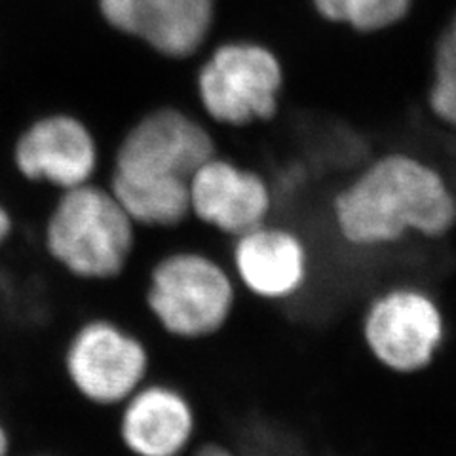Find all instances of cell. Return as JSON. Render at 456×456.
I'll return each instance as SVG.
<instances>
[{
	"label": "cell",
	"instance_id": "3",
	"mask_svg": "<svg viewBox=\"0 0 456 456\" xmlns=\"http://www.w3.org/2000/svg\"><path fill=\"white\" fill-rule=\"evenodd\" d=\"M240 298L226 259L202 248H179L159 256L139 295L152 333L179 345L219 337L232 322Z\"/></svg>",
	"mask_w": 456,
	"mask_h": 456
},
{
	"label": "cell",
	"instance_id": "2",
	"mask_svg": "<svg viewBox=\"0 0 456 456\" xmlns=\"http://www.w3.org/2000/svg\"><path fill=\"white\" fill-rule=\"evenodd\" d=\"M217 154L208 127L175 107L142 117L114 159L110 192L135 226L175 231L191 219V179Z\"/></svg>",
	"mask_w": 456,
	"mask_h": 456
},
{
	"label": "cell",
	"instance_id": "14",
	"mask_svg": "<svg viewBox=\"0 0 456 456\" xmlns=\"http://www.w3.org/2000/svg\"><path fill=\"white\" fill-rule=\"evenodd\" d=\"M412 8V0H348L346 23L358 33H380L402 23Z\"/></svg>",
	"mask_w": 456,
	"mask_h": 456
},
{
	"label": "cell",
	"instance_id": "9",
	"mask_svg": "<svg viewBox=\"0 0 456 456\" xmlns=\"http://www.w3.org/2000/svg\"><path fill=\"white\" fill-rule=\"evenodd\" d=\"M126 456H187L200 437V412L181 384L152 375L112 412Z\"/></svg>",
	"mask_w": 456,
	"mask_h": 456
},
{
	"label": "cell",
	"instance_id": "17",
	"mask_svg": "<svg viewBox=\"0 0 456 456\" xmlns=\"http://www.w3.org/2000/svg\"><path fill=\"white\" fill-rule=\"evenodd\" d=\"M12 232V217L4 206H0V246L4 244Z\"/></svg>",
	"mask_w": 456,
	"mask_h": 456
},
{
	"label": "cell",
	"instance_id": "5",
	"mask_svg": "<svg viewBox=\"0 0 456 456\" xmlns=\"http://www.w3.org/2000/svg\"><path fill=\"white\" fill-rule=\"evenodd\" d=\"M45 244L67 274L110 283L120 280L134 261L137 226L109 189L84 183L57 200Z\"/></svg>",
	"mask_w": 456,
	"mask_h": 456
},
{
	"label": "cell",
	"instance_id": "1",
	"mask_svg": "<svg viewBox=\"0 0 456 456\" xmlns=\"http://www.w3.org/2000/svg\"><path fill=\"white\" fill-rule=\"evenodd\" d=\"M331 217L338 238L358 251L394 248L409 236L437 241L456 228V192L430 164L390 152L335 194Z\"/></svg>",
	"mask_w": 456,
	"mask_h": 456
},
{
	"label": "cell",
	"instance_id": "13",
	"mask_svg": "<svg viewBox=\"0 0 456 456\" xmlns=\"http://www.w3.org/2000/svg\"><path fill=\"white\" fill-rule=\"evenodd\" d=\"M428 105L439 122L456 130V12L436 42Z\"/></svg>",
	"mask_w": 456,
	"mask_h": 456
},
{
	"label": "cell",
	"instance_id": "7",
	"mask_svg": "<svg viewBox=\"0 0 456 456\" xmlns=\"http://www.w3.org/2000/svg\"><path fill=\"white\" fill-rule=\"evenodd\" d=\"M283 78L280 57L268 46L231 40L213 50L200 67L198 99L213 122L246 127L276 117Z\"/></svg>",
	"mask_w": 456,
	"mask_h": 456
},
{
	"label": "cell",
	"instance_id": "12",
	"mask_svg": "<svg viewBox=\"0 0 456 456\" xmlns=\"http://www.w3.org/2000/svg\"><path fill=\"white\" fill-rule=\"evenodd\" d=\"M16 164L27 179H46L63 191L90 183L97 166L95 141L80 120L53 114L20 137Z\"/></svg>",
	"mask_w": 456,
	"mask_h": 456
},
{
	"label": "cell",
	"instance_id": "4",
	"mask_svg": "<svg viewBox=\"0 0 456 456\" xmlns=\"http://www.w3.org/2000/svg\"><path fill=\"white\" fill-rule=\"evenodd\" d=\"M358 333L369 360L394 377L430 369L449 338V318L436 291L419 280H394L362 303Z\"/></svg>",
	"mask_w": 456,
	"mask_h": 456
},
{
	"label": "cell",
	"instance_id": "8",
	"mask_svg": "<svg viewBox=\"0 0 456 456\" xmlns=\"http://www.w3.org/2000/svg\"><path fill=\"white\" fill-rule=\"evenodd\" d=\"M226 265L240 293L268 306L297 303L316 276L308 241L293 228L270 221L231 240Z\"/></svg>",
	"mask_w": 456,
	"mask_h": 456
},
{
	"label": "cell",
	"instance_id": "6",
	"mask_svg": "<svg viewBox=\"0 0 456 456\" xmlns=\"http://www.w3.org/2000/svg\"><path fill=\"white\" fill-rule=\"evenodd\" d=\"M61 365L80 402L112 412L154 375V352L130 323L94 316L69 337Z\"/></svg>",
	"mask_w": 456,
	"mask_h": 456
},
{
	"label": "cell",
	"instance_id": "11",
	"mask_svg": "<svg viewBox=\"0 0 456 456\" xmlns=\"http://www.w3.org/2000/svg\"><path fill=\"white\" fill-rule=\"evenodd\" d=\"M103 18L169 60L202 50L216 25L217 0H99Z\"/></svg>",
	"mask_w": 456,
	"mask_h": 456
},
{
	"label": "cell",
	"instance_id": "10",
	"mask_svg": "<svg viewBox=\"0 0 456 456\" xmlns=\"http://www.w3.org/2000/svg\"><path fill=\"white\" fill-rule=\"evenodd\" d=\"M191 219L226 240H234L270 221L274 192L256 171L216 154L191 179Z\"/></svg>",
	"mask_w": 456,
	"mask_h": 456
},
{
	"label": "cell",
	"instance_id": "16",
	"mask_svg": "<svg viewBox=\"0 0 456 456\" xmlns=\"http://www.w3.org/2000/svg\"><path fill=\"white\" fill-rule=\"evenodd\" d=\"M13 452V439L8 424L0 417V456H12Z\"/></svg>",
	"mask_w": 456,
	"mask_h": 456
},
{
	"label": "cell",
	"instance_id": "18",
	"mask_svg": "<svg viewBox=\"0 0 456 456\" xmlns=\"http://www.w3.org/2000/svg\"><path fill=\"white\" fill-rule=\"evenodd\" d=\"M25 456H60V454H52V452H33V454H25Z\"/></svg>",
	"mask_w": 456,
	"mask_h": 456
},
{
	"label": "cell",
	"instance_id": "15",
	"mask_svg": "<svg viewBox=\"0 0 456 456\" xmlns=\"http://www.w3.org/2000/svg\"><path fill=\"white\" fill-rule=\"evenodd\" d=\"M346 3L348 0H312L314 10L318 16L330 23L345 25L346 23Z\"/></svg>",
	"mask_w": 456,
	"mask_h": 456
}]
</instances>
